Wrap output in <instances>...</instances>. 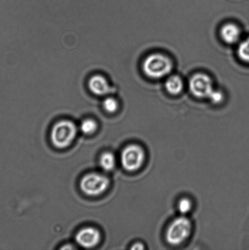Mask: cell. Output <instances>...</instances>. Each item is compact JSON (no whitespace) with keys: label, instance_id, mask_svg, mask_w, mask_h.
Instances as JSON below:
<instances>
[{"label":"cell","instance_id":"cell-1","mask_svg":"<svg viewBox=\"0 0 249 250\" xmlns=\"http://www.w3.org/2000/svg\"><path fill=\"white\" fill-rule=\"evenodd\" d=\"M192 225L186 215L175 218L166 231L165 238L167 243L172 246H180L187 241L191 236Z\"/></svg>","mask_w":249,"mask_h":250},{"label":"cell","instance_id":"cell-2","mask_svg":"<svg viewBox=\"0 0 249 250\" xmlns=\"http://www.w3.org/2000/svg\"><path fill=\"white\" fill-rule=\"evenodd\" d=\"M172 62L168 56L160 53L149 55L143 61V72L149 78L160 79L170 74L172 70Z\"/></svg>","mask_w":249,"mask_h":250},{"label":"cell","instance_id":"cell-3","mask_svg":"<svg viewBox=\"0 0 249 250\" xmlns=\"http://www.w3.org/2000/svg\"><path fill=\"white\" fill-rule=\"evenodd\" d=\"M77 127L73 122L63 120L55 125L51 132V140L56 148H65L74 141Z\"/></svg>","mask_w":249,"mask_h":250},{"label":"cell","instance_id":"cell-4","mask_svg":"<svg viewBox=\"0 0 249 250\" xmlns=\"http://www.w3.org/2000/svg\"><path fill=\"white\" fill-rule=\"evenodd\" d=\"M146 158V152L142 146L137 144L129 145L121 153L122 166L129 172H135L142 167Z\"/></svg>","mask_w":249,"mask_h":250},{"label":"cell","instance_id":"cell-5","mask_svg":"<svg viewBox=\"0 0 249 250\" xmlns=\"http://www.w3.org/2000/svg\"><path fill=\"white\" fill-rule=\"evenodd\" d=\"M110 185L106 176L101 173H91L84 176L80 181V189L85 195L95 197L103 193Z\"/></svg>","mask_w":249,"mask_h":250},{"label":"cell","instance_id":"cell-6","mask_svg":"<svg viewBox=\"0 0 249 250\" xmlns=\"http://www.w3.org/2000/svg\"><path fill=\"white\" fill-rule=\"evenodd\" d=\"M189 87L192 94L199 99L209 98L214 89L211 78L204 73H196L192 76L190 80Z\"/></svg>","mask_w":249,"mask_h":250},{"label":"cell","instance_id":"cell-7","mask_svg":"<svg viewBox=\"0 0 249 250\" xmlns=\"http://www.w3.org/2000/svg\"><path fill=\"white\" fill-rule=\"evenodd\" d=\"M87 86L92 94L99 97L108 96L113 91L109 80L100 73L91 76L87 81Z\"/></svg>","mask_w":249,"mask_h":250},{"label":"cell","instance_id":"cell-8","mask_svg":"<svg viewBox=\"0 0 249 250\" xmlns=\"http://www.w3.org/2000/svg\"><path fill=\"white\" fill-rule=\"evenodd\" d=\"M101 237L98 230L93 227H86L77 232L76 241L83 248L92 249L99 243Z\"/></svg>","mask_w":249,"mask_h":250},{"label":"cell","instance_id":"cell-9","mask_svg":"<svg viewBox=\"0 0 249 250\" xmlns=\"http://www.w3.org/2000/svg\"><path fill=\"white\" fill-rule=\"evenodd\" d=\"M220 34L223 40L229 44L237 42L241 37L240 29L233 23L224 24L221 29Z\"/></svg>","mask_w":249,"mask_h":250},{"label":"cell","instance_id":"cell-10","mask_svg":"<svg viewBox=\"0 0 249 250\" xmlns=\"http://www.w3.org/2000/svg\"><path fill=\"white\" fill-rule=\"evenodd\" d=\"M165 87L167 91L172 95H178L184 89V83L179 76L172 75L166 81Z\"/></svg>","mask_w":249,"mask_h":250},{"label":"cell","instance_id":"cell-11","mask_svg":"<svg viewBox=\"0 0 249 250\" xmlns=\"http://www.w3.org/2000/svg\"><path fill=\"white\" fill-rule=\"evenodd\" d=\"M99 165L106 171L113 170L116 165V159L111 152H104L99 158Z\"/></svg>","mask_w":249,"mask_h":250},{"label":"cell","instance_id":"cell-12","mask_svg":"<svg viewBox=\"0 0 249 250\" xmlns=\"http://www.w3.org/2000/svg\"><path fill=\"white\" fill-rule=\"evenodd\" d=\"M119 102L116 98L107 97L102 103V108L107 113L113 114L115 113L119 109Z\"/></svg>","mask_w":249,"mask_h":250},{"label":"cell","instance_id":"cell-13","mask_svg":"<svg viewBox=\"0 0 249 250\" xmlns=\"http://www.w3.org/2000/svg\"><path fill=\"white\" fill-rule=\"evenodd\" d=\"M97 124L94 119H87L84 120L80 125V130L83 134L90 135L96 131Z\"/></svg>","mask_w":249,"mask_h":250},{"label":"cell","instance_id":"cell-14","mask_svg":"<svg viewBox=\"0 0 249 250\" xmlns=\"http://www.w3.org/2000/svg\"><path fill=\"white\" fill-rule=\"evenodd\" d=\"M193 204L191 199L188 197H183L177 203V208L180 214L186 215L192 211Z\"/></svg>","mask_w":249,"mask_h":250},{"label":"cell","instance_id":"cell-15","mask_svg":"<svg viewBox=\"0 0 249 250\" xmlns=\"http://www.w3.org/2000/svg\"><path fill=\"white\" fill-rule=\"evenodd\" d=\"M238 57L244 62L249 63V38L240 44L238 48Z\"/></svg>","mask_w":249,"mask_h":250},{"label":"cell","instance_id":"cell-16","mask_svg":"<svg viewBox=\"0 0 249 250\" xmlns=\"http://www.w3.org/2000/svg\"><path fill=\"white\" fill-rule=\"evenodd\" d=\"M209 99L214 104H221L224 100V94L221 90L213 89L210 94Z\"/></svg>","mask_w":249,"mask_h":250},{"label":"cell","instance_id":"cell-17","mask_svg":"<svg viewBox=\"0 0 249 250\" xmlns=\"http://www.w3.org/2000/svg\"><path fill=\"white\" fill-rule=\"evenodd\" d=\"M132 250H143L145 249V245L143 243H141V242H136V243L134 244L133 246L131 247Z\"/></svg>","mask_w":249,"mask_h":250},{"label":"cell","instance_id":"cell-18","mask_svg":"<svg viewBox=\"0 0 249 250\" xmlns=\"http://www.w3.org/2000/svg\"><path fill=\"white\" fill-rule=\"evenodd\" d=\"M73 247L70 246V245H68V246H66V247H62V249H73Z\"/></svg>","mask_w":249,"mask_h":250}]
</instances>
